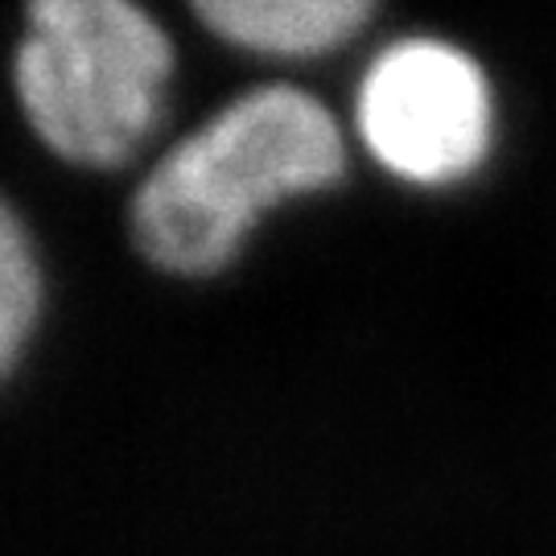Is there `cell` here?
I'll list each match as a JSON object with an SVG mask.
<instances>
[{"instance_id":"cell-1","label":"cell","mask_w":556,"mask_h":556,"mask_svg":"<svg viewBox=\"0 0 556 556\" xmlns=\"http://www.w3.org/2000/svg\"><path fill=\"white\" fill-rule=\"evenodd\" d=\"M346 174L334 112L289 83L243 91L165 149L132 199L140 256L174 277H215L264 215Z\"/></svg>"},{"instance_id":"cell-2","label":"cell","mask_w":556,"mask_h":556,"mask_svg":"<svg viewBox=\"0 0 556 556\" xmlns=\"http://www.w3.org/2000/svg\"><path fill=\"white\" fill-rule=\"evenodd\" d=\"M174 41L140 0H25L13 91L34 137L71 165L116 169L157 132Z\"/></svg>"},{"instance_id":"cell-3","label":"cell","mask_w":556,"mask_h":556,"mask_svg":"<svg viewBox=\"0 0 556 556\" xmlns=\"http://www.w3.org/2000/svg\"><path fill=\"white\" fill-rule=\"evenodd\" d=\"M355 132L379 169L408 186L445 190L470 181L495 153V83L454 41H392L358 79Z\"/></svg>"},{"instance_id":"cell-4","label":"cell","mask_w":556,"mask_h":556,"mask_svg":"<svg viewBox=\"0 0 556 556\" xmlns=\"http://www.w3.org/2000/svg\"><path fill=\"white\" fill-rule=\"evenodd\" d=\"M379 0H190L219 41L260 59H321L355 38Z\"/></svg>"},{"instance_id":"cell-5","label":"cell","mask_w":556,"mask_h":556,"mask_svg":"<svg viewBox=\"0 0 556 556\" xmlns=\"http://www.w3.org/2000/svg\"><path fill=\"white\" fill-rule=\"evenodd\" d=\"M41 314V264L29 227L0 194V379L17 367Z\"/></svg>"}]
</instances>
